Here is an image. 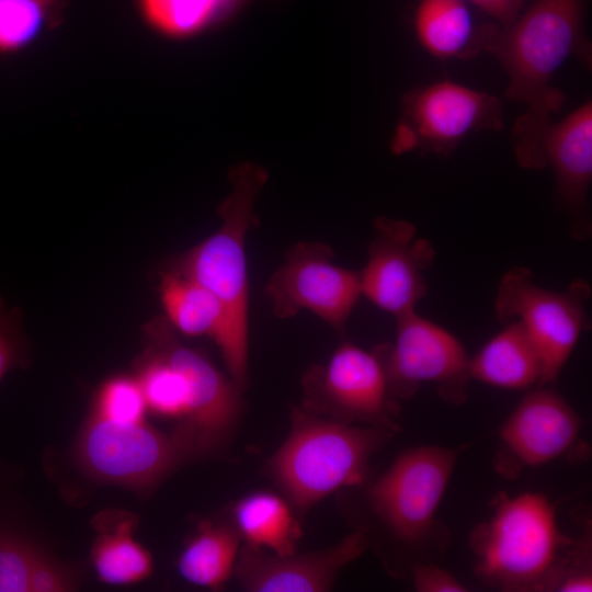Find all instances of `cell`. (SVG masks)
I'll use <instances>...</instances> for the list:
<instances>
[{
	"label": "cell",
	"mask_w": 592,
	"mask_h": 592,
	"mask_svg": "<svg viewBox=\"0 0 592 592\" xmlns=\"http://www.w3.org/2000/svg\"><path fill=\"white\" fill-rule=\"evenodd\" d=\"M587 9L588 0H526L511 23L478 26L480 50L491 54L508 76L505 99L525 105L511 137L523 169L546 168L545 136L551 115L565 103L562 91L551 84L558 70L571 56L591 69Z\"/></svg>",
	"instance_id": "cell-1"
},
{
	"label": "cell",
	"mask_w": 592,
	"mask_h": 592,
	"mask_svg": "<svg viewBox=\"0 0 592 592\" xmlns=\"http://www.w3.org/2000/svg\"><path fill=\"white\" fill-rule=\"evenodd\" d=\"M475 572L501 591H592L591 527L579 540L558 527L556 509L539 492L499 493L489 520L470 534Z\"/></svg>",
	"instance_id": "cell-2"
},
{
	"label": "cell",
	"mask_w": 592,
	"mask_h": 592,
	"mask_svg": "<svg viewBox=\"0 0 592 592\" xmlns=\"http://www.w3.org/2000/svg\"><path fill=\"white\" fill-rule=\"evenodd\" d=\"M264 181L265 174L259 168L242 166L236 169L232 192L219 209L220 227L177 257L168 269L197 282L219 300L224 323L215 341L230 378L241 390L248 378L249 343L246 238Z\"/></svg>",
	"instance_id": "cell-3"
},
{
	"label": "cell",
	"mask_w": 592,
	"mask_h": 592,
	"mask_svg": "<svg viewBox=\"0 0 592 592\" xmlns=\"http://www.w3.org/2000/svg\"><path fill=\"white\" fill-rule=\"evenodd\" d=\"M460 448L418 446L401 452L366 490L368 508L413 566L439 562L451 533L436 512L453 475Z\"/></svg>",
	"instance_id": "cell-4"
},
{
	"label": "cell",
	"mask_w": 592,
	"mask_h": 592,
	"mask_svg": "<svg viewBox=\"0 0 592 592\" xmlns=\"http://www.w3.org/2000/svg\"><path fill=\"white\" fill-rule=\"evenodd\" d=\"M394 433L295 410L292 431L267 471L294 505L308 509L343 487L362 485L371 457Z\"/></svg>",
	"instance_id": "cell-5"
},
{
	"label": "cell",
	"mask_w": 592,
	"mask_h": 592,
	"mask_svg": "<svg viewBox=\"0 0 592 592\" xmlns=\"http://www.w3.org/2000/svg\"><path fill=\"white\" fill-rule=\"evenodd\" d=\"M590 286L576 280L563 292L538 286L528 269L515 266L501 277L494 300L500 322L519 321L535 346L540 364L539 386L557 379L583 331L590 328L585 300Z\"/></svg>",
	"instance_id": "cell-6"
},
{
	"label": "cell",
	"mask_w": 592,
	"mask_h": 592,
	"mask_svg": "<svg viewBox=\"0 0 592 592\" xmlns=\"http://www.w3.org/2000/svg\"><path fill=\"white\" fill-rule=\"evenodd\" d=\"M503 126L501 99L446 79L405 94L391 146L397 155L419 150L448 157L468 135Z\"/></svg>",
	"instance_id": "cell-7"
},
{
	"label": "cell",
	"mask_w": 592,
	"mask_h": 592,
	"mask_svg": "<svg viewBox=\"0 0 592 592\" xmlns=\"http://www.w3.org/2000/svg\"><path fill=\"white\" fill-rule=\"evenodd\" d=\"M76 459L91 478L136 490L151 488L191 455L174 432L141 422H117L90 414L76 443Z\"/></svg>",
	"instance_id": "cell-8"
},
{
	"label": "cell",
	"mask_w": 592,
	"mask_h": 592,
	"mask_svg": "<svg viewBox=\"0 0 592 592\" xmlns=\"http://www.w3.org/2000/svg\"><path fill=\"white\" fill-rule=\"evenodd\" d=\"M143 333L145 350L175 366L189 384V410L174 432L185 443L191 455L214 449L235 426L242 390L203 354L184 345L166 316L147 322Z\"/></svg>",
	"instance_id": "cell-9"
},
{
	"label": "cell",
	"mask_w": 592,
	"mask_h": 592,
	"mask_svg": "<svg viewBox=\"0 0 592 592\" xmlns=\"http://www.w3.org/2000/svg\"><path fill=\"white\" fill-rule=\"evenodd\" d=\"M396 322L394 343L378 345L391 396L409 399L430 383L446 402H465L470 357L462 342L415 310L397 317Z\"/></svg>",
	"instance_id": "cell-10"
},
{
	"label": "cell",
	"mask_w": 592,
	"mask_h": 592,
	"mask_svg": "<svg viewBox=\"0 0 592 592\" xmlns=\"http://www.w3.org/2000/svg\"><path fill=\"white\" fill-rule=\"evenodd\" d=\"M333 257L325 242L293 244L265 285L273 315L287 319L307 309L343 333L362 296L361 281L358 272L335 265Z\"/></svg>",
	"instance_id": "cell-11"
},
{
	"label": "cell",
	"mask_w": 592,
	"mask_h": 592,
	"mask_svg": "<svg viewBox=\"0 0 592 592\" xmlns=\"http://www.w3.org/2000/svg\"><path fill=\"white\" fill-rule=\"evenodd\" d=\"M304 387L311 406L342 422L398 430L392 419L396 399L389 391L378 346L368 352L349 342L341 344L326 365L314 366L306 374Z\"/></svg>",
	"instance_id": "cell-12"
},
{
	"label": "cell",
	"mask_w": 592,
	"mask_h": 592,
	"mask_svg": "<svg viewBox=\"0 0 592 592\" xmlns=\"http://www.w3.org/2000/svg\"><path fill=\"white\" fill-rule=\"evenodd\" d=\"M374 231L366 263L358 272L362 295L397 318L415 310L426 296L424 273L436 252L428 239L417 237L410 221L377 217Z\"/></svg>",
	"instance_id": "cell-13"
},
{
	"label": "cell",
	"mask_w": 592,
	"mask_h": 592,
	"mask_svg": "<svg viewBox=\"0 0 592 592\" xmlns=\"http://www.w3.org/2000/svg\"><path fill=\"white\" fill-rule=\"evenodd\" d=\"M581 420L555 390L542 386L528 392L499 432L494 466L500 475L516 477L525 467L550 463L576 445Z\"/></svg>",
	"instance_id": "cell-14"
},
{
	"label": "cell",
	"mask_w": 592,
	"mask_h": 592,
	"mask_svg": "<svg viewBox=\"0 0 592 592\" xmlns=\"http://www.w3.org/2000/svg\"><path fill=\"white\" fill-rule=\"evenodd\" d=\"M365 530L358 527L328 548L278 556L246 545L239 550L235 573L251 592H319L332 588L340 571L368 547Z\"/></svg>",
	"instance_id": "cell-15"
},
{
	"label": "cell",
	"mask_w": 592,
	"mask_h": 592,
	"mask_svg": "<svg viewBox=\"0 0 592 592\" xmlns=\"http://www.w3.org/2000/svg\"><path fill=\"white\" fill-rule=\"evenodd\" d=\"M544 156L555 175V202L570 219V235L587 240L592 234L588 205L592 180L591 100L562 121L551 123L544 140Z\"/></svg>",
	"instance_id": "cell-16"
},
{
	"label": "cell",
	"mask_w": 592,
	"mask_h": 592,
	"mask_svg": "<svg viewBox=\"0 0 592 592\" xmlns=\"http://www.w3.org/2000/svg\"><path fill=\"white\" fill-rule=\"evenodd\" d=\"M138 517L123 510H106L92 521L98 535L91 559L98 578L112 585L135 584L152 572L149 551L133 537Z\"/></svg>",
	"instance_id": "cell-17"
},
{
	"label": "cell",
	"mask_w": 592,
	"mask_h": 592,
	"mask_svg": "<svg viewBox=\"0 0 592 592\" xmlns=\"http://www.w3.org/2000/svg\"><path fill=\"white\" fill-rule=\"evenodd\" d=\"M504 325L469 358L470 379L513 390L539 386L542 364L535 346L519 321Z\"/></svg>",
	"instance_id": "cell-18"
},
{
	"label": "cell",
	"mask_w": 592,
	"mask_h": 592,
	"mask_svg": "<svg viewBox=\"0 0 592 592\" xmlns=\"http://www.w3.org/2000/svg\"><path fill=\"white\" fill-rule=\"evenodd\" d=\"M414 29L419 43L437 59H467L481 53L478 27L465 0H420Z\"/></svg>",
	"instance_id": "cell-19"
},
{
	"label": "cell",
	"mask_w": 592,
	"mask_h": 592,
	"mask_svg": "<svg viewBox=\"0 0 592 592\" xmlns=\"http://www.w3.org/2000/svg\"><path fill=\"white\" fill-rule=\"evenodd\" d=\"M240 535L236 527L203 521L178 559V570L192 584L219 590L235 570Z\"/></svg>",
	"instance_id": "cell-20"
},
{
	"label": "cell",
	"mask_w": 592,
	"mask_h": 592,
	"mask_svg": "<svg viewBox=\"0 0 592 592\" xmlns=\"http://www.w3.org/2000/svg\"><path fill=\"white\" fill-rule=\"evenodd\" d=\"M234 520L248 545L285 556L295 551L298 527L289 505L269 491L252 492L234 506Z\"/></svg>",
	"instance_id": "cell-21"
},
{
	"label": "cell",
	"mask_w": 592,
	"mask_h": 592,
	"mask_svg": "<svg viewBox=\"0 0 592 592\" xmlns=\"http://www.w3.org/2000/svg\"><path fill=\"white\" fill-rule=\"evenodd\" d=\"M158 287L166 318L177 331L187 337L217 339L224 323V310L214 294L170 270L160 274Z\"/></svg>",
	"instance_id": "cell-22"
},
{
	"label": "cell",
	"mask_w": 592,
	"mask_h": 592,
	"mask_svg": "<svg viewBox=\"0 0 592 592\" xmlns=\"http://www.w3.org/2000/svg\"><path fill=\"white\" fill-rule=\"evenodd\" d=\"M136 378L141 387L147 409L168 418L184 419L190 405V388L185 376L160 355L145 350L138 362Z\"/></svg>",
	"instance_id": "cell-23"
},
{
	"label": "cell",
	"mask_w": 592,
	"mask_h": 592,
	"mask_svg": "<svg viewBox=\"0 0 592 592\" xmlns=\"http://www.w3.org/2000/svg\"><path fill=\"white\" fill-rule=\"evenodd\" d=\"M230 0H138L146 20L175 36L197 32L214 21Z\"/></svg>",
	"instance_id": "cell-24"
},
{
	"label": "cell",
	"mask_w": 592,
	"mask_h": 592,
	"mask_svg": "<svg viewBox=\"0 0 592 592\" xmlns=\"http://www.w3.org/2000/svg\"><path fill=\"white\" fill-rule=\"evenodd\" d=\"M57 0H0V52L26 45L42 29Z\"/></svg>",
	"instance_id": "cell-25"
},
{
	"label": "cell",
	"mask_w": 592,
	"mask_h": 592,
	"mask_svg": "<svg viewBox=\"0 0 592 592\" xmlns=\"http://www.w3.org/2000/svg\"><path fill=\"white\" fill-rule=\"evenodd\" d=\"M146 400L138 383L132 376H114L100 387L92 412L117 422L145 421Z\"/></svg>",
	"instance_id": "cell-26"
},
{
	"label": "cell",
	"mask_w": 592,
	"mask_h": 592,
	"mask_svg": "<svg viewBox=\"0 0 592 592\" xmlns=\"http://www.w3.org/2000/svg\"><path fill=\"white\" fill-rule=\"evenodd\" d=\"M30 364L29 341L22 329V312L8 308L0 296V380L11 371Z\"/></svg>",
	"instance_id": "cell-27"
},
{
	"label": "cell",
	"mask_w": 592,
	"mask_h": 592,
	"mask_svg": "<svg viewBox=\"0 0 592 592\" xmlns=\"http://www.w3.org/2000/svg\"><path fill=\"white\" fill-rule=\"evenodd\" d=\"M413 587L419 592H465L462 584L439 562H422L412 567L410 574Z\"/></svg>",
	"instance_id": "cell-28"
},
{
	"label": "cell",
	"mask_w": 592,
	"mask_h": 592,
	"mask_svg": "<svg viewBox=\"0 0 592 592\" xmlns=\"http://www.w3.org/2000/svg\"><path fill=\"white\" fill-rule=\"evenodd\" d=\"M73 589V578L44 554L32 572L30 592H64Z\"/></svg>",
	"instance_id": "cell-29"
},
{
	"label": "cell",
	"mask_w": 592,
	"mask_h": 592,
	"mask_svg": "<svg viewBox=\"0 0 592 592\" xmlns=\"http://www.w3.org/2000/svg\"><path fill=\"white\" fill-rule=\"evenodd\" d=\"M489 14L496 23L506 25L522 11L526 0H467Z\"/></svg>",
	"instance_id": "cell-30"
}]
</instances>
